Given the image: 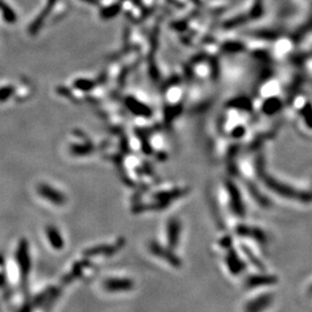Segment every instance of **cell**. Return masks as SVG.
<instances>
[{
    "label": "cell",
    "mask_w": 312,
    "mask_h": 312,
    "mask_svg": "<svg viewBox=\"0 0 312 312\" xmlns=\"http://www.w3.org/2000/svg\"><path fill=\"white\" fill-rule=\"evenodd\" d=\"M76 87H77V88H80V89H83V90H89V89H92L93 85H92L90 82H85V81H83V82L78 83V84L76 85Z\"/></svg>",
    "instance_id": "obj_13"
},
{
    "label": "cell",
    "mask_w": 312,
    "mask_h": 312,
    "mask_svg": "<svg viewBox=\"0 0 312 312\" xmlns=\"http://www.w3.org/2000/svg\"><path fill=\"white\" fill-rule=\"evenodd\" d=\"M103 286L109 292H126L134 288V282L127 278H113L106 280Z\"/></svg>",
    "instance_id": "obj_2"
},
{
    "label": "cell",
    "mask_w": 312,
    "mask_h": 312,
    "mask_svg": "<svg viewBox=\"0 0 312 312\" xmlns=\"http://www.w3.org/2000/svg\"><path fill=\"white\" fill-rule=\"evenodd\" d=\"M271 302L270 297L268 296H262L258 299L254 300V302L250 303L248 305V312H261L263 308H266Z\"/></svg>",
    "instance_id": "obj_7"
},
{
    "label": "cell",
    "mask_w": 312,
    "mask_h": 312,
    "mask_svg": "<svg viewBox=\"0 0 312 312\" xmlns=\"http://www.w3.org/2000/svg\"><path fill=\"white\" fill-rule=\"evenodd\" d=\"M181 236V222L176 219L172 218L168 224V242L171 249H176L179 245Z\"/></svg>",
    "instance_id": "obj_3"
},
{
    "label": "cell",
    "mask_w": 312,
    "mask_h": 312,
    "mask_svg": "<svg viewBox=\"0 0 312 312\" xmlns=\"http://www.w3.org/2000/svg\"><path fill=\"white\" fill-rule=\"evenodd\" d=\"M127 106L131 112H133L134 114H137L138 116H149L150 115V110L146 106L142 105L141 103L133 99H129L127 101Z\"/></svg>",
    "instance_id": "obj_8"
},
{
    "label": "cell",
    "mask_w": 312,
    "mask_h": 312,
    "mask_svg": "<svg viewBox=\"0 0 312 312\" xmlns=\"http://www.w3.org/2000/svg\"><path fill=\"white\" fill-rule=\"evenodd\" d=\"M13 91L10 88L4 89L3 91H0V101H5L8 97H10L12 95Z\"/></svg>",
    "instance_id": "obj_12"
},
{
    "label": "cell",
    "mask_w": 312,
    "mask_h": 312,
    "mask_svg": "<svg viewBox=\"0 0 312 312\" xmlns=\"http://www.w3.org/2000/svg\"><path fill=\"white\" fill-rule=\"evenodd\" d=\"M47 238L51 247L55 250H62L64 247L63 239L61 238L60 232L54 226L47 227Z\"/></svg>",
    "instance_id": "obj_6"
},
{
    "label": "cell",
    "mask_w": 312,
    "mask_h": 312,
    "mask_svg": "<svg viewBox=\"0 0 312 312\" xmlns=\"http://www.w3.org/2000/svg\"><path fill=\"white\" fill-rule=\"evenodd\" d=\"M149 250L154 256L165 260L166 262H168L172 266H174L176 268L181 267V265H182L181 260L175 254H173V252L171 250L166 249V248L162 247L161 245L156 244V243H151L149 246Z\"/></svg>",
    "instance_id": "obj_1"
},
{
    "label": "cell",
    "mask_w": 312,
    "mask_h": 312,
    "mask_svg": "<svg viewBox=\"0 0 312 312\" xmlns=\"http://www.w3.org/2000/svg\"><path fill=\"white\" fill-rule=\"evenodd\" d=\"M0 11H3L4 16H5V19H6L8 22H14V21L16 20L15 14L11 11V9H10L8 6H6V5L3 3V0H0Z\"/></svg>",
    "instance_id": "obj_11"
},
{
    "label": "cell",
    "mask_w": 312,
    "mask_h": 312,
    "mask_svg": "<svg viewBox=\"0 0 312 312\" xmlns=\"http://www.w3.org/2000/svg\"><path fill=\"white\" fill-rule=\"evenodd\" d=\"M90 265V263L88 261H83V262H80L75 264V266L73 267L71 273L65 278L64 280V283H68V282H71L72 280H74L75 278H77L78 276H80L82 274V272L84 271L85 268H87L88 266Z\"/></svg>",
    "instance_id": "obj_9"
},
{
    "label": "cell",
    "mask_w": 312,
    "mask_h": 312,
    "mask_svg": "<svg viewBox=\"0 0 312 312\" xmlns=\"http://www.w3.org/2000/svg\"><path fill=\"white\" fill-rule=\"evenodd\" d=\"M227 264L233 273H239L241 271V262L237 257H228Z\"/></svg>",
    "instance_id": "obj_10"
},
{
    "label": "cell",
    "mask_w": 312,
    "mask_h": 312,
    "mask_svg": "<svg viewBox=\"0 0 312 312\" xmlns=\"http://www.w3.org/2000/svg\"><path fill=\"white\" fill-rule=\"evenodd\" d=\"M121 248H122V245L100 246V247L92 248V249L86 251L85 255L88 256V257H95V256H111V255L116 254Z\"/></svg>",
    "instance_id": "obj_5"
},
{
    "label": "cell",
    "mask_w": 312,
    "mask_h": 312,
    "mask_svg": "<svg viewBox=\"0 0 312 312\" xmlns=\"http://www.w3.org/2000/svg\"><path fill=\"white\" fill-rule=\"evenodd\" d=\"M39 193L43 198L54 203L55 205H62L65 202V197L60 192L52 189L49 186L46 185L40 186Z\"/></svg>",
    "instance_id": "obj_4"
}]
</instances>
